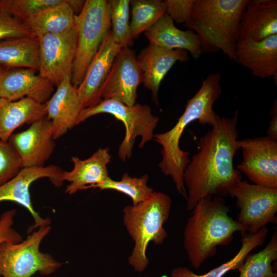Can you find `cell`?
<instances>
[{"label": "cell", "mask_w": 277, "mask_h": 277, "mask_svg": "<svg viewBox=\"0 0 277 277\" xmlns=\"http://www.w3.org/2000/svg\"><path fill=\"white\" fill-rule=\"evenodd\" d=\"M107 113L121 121L125 127V134L119 146L118 155L125 161L132 156V148L137 136L141 137L139 148L153 137V131L159 121L152 114L151 109L147 105L135 104L128 106L113 100H103L97 105L83 109L80 114L77 125L92 116Z\"/></svg>", "instance_id": "ba28073f"}, {"label": "cell", "mask_w": 277, "mask_h": 277, "mask_svg": "<svg viewBox=\"0 0 277 277\" xmlns=\"http://www.w3.org/2000/svg\"><path fill=\"white\" fill-rule=\"evenodd\" d=\"M76 49L71 82L77 88L106 34L110 31L108 1L86 0L82 11L75 15Z\"/></svg>", "instance_id": "8992f818"}, {"label": "cell", "mask_w": 277, "mask_h": 277, "mask_svg": "<svg viewBox=\"0 0 277 277\" xmlns=\"http://www.w3.org/2000/svg\"><path fill=\"white\" fill-rule=\"evenodd\" d=\"M45 104L24 97L11 101L0 98V141L8 142L14 131L46 116Z\"/></svg>", "instance_id": "603a6c76"}, {"label": "cell", "mask_w": 277, "mask_h": 277, "mask_svg": "<svg viewBox=\"0 0 277 277\" xmlns=\"http://www.w3.org/2000/svg\"><path fill=\"white\" fill-rule=\"evenodd\" d=\"M86 1L83 0H66L75 15L78 14L83 10Z\"/></svg>", "instance_id": "8d00e7d4"}, {"label": "cell", "mask_w": 277, "mask_h": 277, "mask_svg": "<svg viewBox=\"0 0 277 277\" xmlns=\"http://www.w3.org/2000/svg\"><path fill=\"white\" fill-rule=\"evenodd\" d=\"M63 172L61 167L55 165L22 168L16 176L0 186V202H16L27 209L32 216L34 224L29 227L28 233L51 223L50 218L42 217L34 210L29 192L30 186L33 182L45 177L55 187H60L64 183L62 179Z\"/></svg>", "instance_id": "4fadbf2b"}, {"label": "cell", "mask_w": 277, "mask_h": 277, "mask_svg": "<svg viewBox=\"0 0 277 277\" xmlns=\"http://www.w3.org/2000/svg\"><path fill=\"white\" fill-rule=\"evenodd\" d=\"M0 66L5 68H32L38 71V37L28 36L0 41Z\"/></svg>", "instance_id": "cb8c5ba5"}, {"label": "cell", "mask_w": 277, "mask_h": 277, "mask_svg": "<svg viewBox=\"0 0 277 277\" xmlns=\"http://www.w3.org/2000/svg\"><path fill=\"white\" fill-rule=\"evenodd\" d=\"M243 160L236 169L252 184L277 188V141L266 136L238 141Z\"/></svg>", "instance_id": "8fae6325"}, {"label": "cell", "mask_w": 277, "mask_h": 277, "mask_svg": "<svg viewBox=\"0 0 277 277\" xmlns=\"http://www.w3.org/2000/svg\"><path fill=\"white\" fill-rule=\"evenodd\" d=\"M38 73L56 87L66 77L71 78L76 49L75 27L58 34L38 37Z\"/></svg>", "instance_id": "30bf717a"}, {"label": "cell", "mask_w": 277, "mask_h": 277, "mask_svg": "<svg viewBox=\"0 0 277 277\" xmlns=\"http://www.w3.org/2000/svg\"><path fill=\"white\" fill-rule=\"evenodd\" d=\"M111 156L109 148H99L90 157L81 160L77 156L71 159L74 167L72 170L64 171L62 180L68 181L65 192L73 194L81 190L90 188L92 186L103 183L110 176L107 165Z\"/></svg>", "instance_id": "ffe728a7"}, {"label": "cell", "mask_w": 277, "mask_h": 277, "mask_svg": "<svg viewBox=\"0 0 277 277\" xmlns=\"http://www.w3.org/2000/svg\"><path fill=\"white\" fill-rule=\"evenodd\" d=\"M121 49L110 30L91 61L83 81L77 88L83 109L95 106L103 101L100 96V89Z\"/></svg>", "instance_id": "2e32d148"}, {"label": "cell", "mask_w": 277, "mask_h": 277, "mask_svg": "<svg viewBox=\"0 0 277 277\" xmlns=\"http://www.w3.org/2000/svg\"><path fill=\"white\" fill-rule=\"evenodd\" d=\"M45 104L46 116L51 121L54 140L60 138L77 125L78 118L83 108L77 88L72 84L71 77L66 76Z\"/></svg>", "instance_id": "e0dca14e"}, {"label": "cell", "mask_w": 277, "mask_h": 277, "mask_svg": "<svg viewBox=\"0 0 277 277\" xmlns=\"http://www.w3.org/2000/svg\"><path fill=\"white\" fill-rule=\"evenodd\" d=\"M221 76L211 73L203 80L198 91L187 102L185 109L176 124L168 131L153 135L162 147V161L159 167L166 176H170L177 192L186 200L187 192L184 183V170L190 162L189 153L180 147L181 136L188 125L194 121L202 125H215L221 117L213 106L222 93Z\"/></svg>", "instance_id": "7a4b0ae2"}, {"label": "cell", "mask_w": 277, "mask_h": 277, "mask_svg": "<svg viewBox=\"0 0 277 277\" xmlns=\"http://www.w3.org/2000/svg\"><path fill=\"white\" fill-rule=\"evenodd\" d=\"M277 34V1H250L240 23L239 39L263 40Z\"/></svg>", "instance_id": "44dd1931"}, {"label": "cell", "mask_w": 277, "mask_h": 277, "mask_svg": "<svg viewBox=\"0 0 277 277\" xmlns=\"http://www.w3.org/2000/svg\"><path fill=\"white\" fill-rule=\"evenodd\" d=\"M229 208L220 195L200 200L192 210L184 231L183 246L192 267L199 269L214 256L219 246H227L242 228L229 215Z\"/></svg>", "instance_id": "3957f363"}, {"label": "cell", "mask_w": 277, "mask_h": 277, "mask_svg": "<svg viewBox=\"0 0 277 277\" xmlns=\"http://www.w3.org/2000/svg\"><path fill=\"white\" fill-rule=\"evenodd\" d=\"M63 0H0V6L25 23L43 10Z\"/></svg>", "instance_id": "4dcf8cb0"}, {"label": "cell", "mask_w": 277, "mask_h": 277, "mask_svg": "<svg viewBox=\"0 0 277 277\" xmlns=\"http://www.w3.org/2000/svg\"><path fill=\"white\" fill-rule=\"evenodd\" d=\"M75 14L66 0L41 11L24 23L34 36L64 32L74 26Z\"/></svg>", "instance_id": "d4e9b609"}, {"label": "cell", "mask_w": 277, "mask_h": 277, "mask_svg": "<svg viewBox=\"0 0 277 277\" xmlns=\"http://www.w3.org/2000/svg\"><path fill=\"white\" fill-rule=\"evenodd\" d=\"M144 277H148V276H144Z\"/></svg>", "instance_id": "f35d334b"}, {"label": "cell", "mask_w": 277, "mask_h": 277, "mask_svg": "<svg viewBox=\"0 0 277 277\" xmlns=\"http://www.w3.org/2000/svg\"><path fill=\"white\" fill-rule=\"evenodd\" d=\"M34 69L4 68L0 70V96L14 101L24 97L45 104L51 96L54 85Z\"/></svg>", "instance_id": "9a60e30c"}, {"label": "cell", "mask_w": 277, "mask_h": 277, "mask_svg": "<svg viewBox=\"0 0 277 277\" xmlns=\"http://www.w3.org/2000/svg\"><path fill=\"white\" fill-rule=\"evenodd\" d=\"M268 232L265 226L254 233L242 234V245L236 255L229 261L212 269L204 274H197L186 267L174 268L170 273L171 277H223L232 270L238 269L247 255L254 248L265 241Z\"/></svg>", "instance_id": "484cf974"}, {"label": "cell", "mask_w": 277, "mask_h": 277, "mask_svg": "<svg viewBox=\"0 0 277 277\" xmlns=\"http://www.w3.org/2000/svg\"><path fill=\"white\" fill-rule=\"evenodd\" d=\"M277 259V232L274 231L266 247L254 253H249L238 268L239 277H277L272 263Z\"/></svg>", "instance_id": "4316f807"}, {"label": "cell", "mask_w": 277, "mask_h": 277, "mask_svg": "<svg viewBox=\"0 0 277 277\" xmlns=\"http://www.w3.org/2000/svg\"><path fill=\"white\" fill-rule=\"evenodd\" d=\"M3 68V67L0 66V70H1Z\"/></svg>", "instance_id": "74e56055"}, {"label": "cell", "mask_w": 277, "mask_h": 277, "mask_svg": "<svg viewBox=\"0 0 277 277\" xmlns=\"http://www.w3.org/2000/svg\"><path fill=\"white\" fill-rule=\"evenodd\" d=\"M51 230L50 225L42 226L19 243L0 244V276L31 277L36 272L49 275L59 269L63 263L39 249Z\"/></svg>", "instance_id": "52a82bcc"}, {"label": "cell", "mask_w": 277, "mask_h": 277, "mask_svg": "<svg viewBox=\"0 0 277 277\" xmlns=\"http://www.w3.org/2000/svg\"><path fill=\"white\" fill-rule=\"evenodd\" d=\"M51 121L45 116L25 130L12 134L8 142L18 155L22 168L41 167L55 148Z\"/></svg>", "instance_id": "5bb4252c"}, {"label": "cell", "mask_w": 277, "mask_h": 277, "mask_svg": "<svg viewBox=\"0 0 277 277\" xmlns=\"http://www.w3.org/2000/svg\"><path fill=\"white\" fill-rule=\"evenodd\" d=\"M250 0H196L191 19L184 25L200 38L202 53L222 51L236 61L241 16Z\"/></svg>", "instance_id": "277c9868"}, {"label": "cell", "mask_w": 277, "mask_h": 277, "mask_svg": "<svg viewBox=\"0 0 277 277\" xmlns=\"http://www.w3.org/2000/svg\"><path fill=\"white\" fill-rule=\"evenodd\" d=\"M276 101L271 108V118L267 129V136L274 140H277V105Z\"/></svg>", "instance_id": "d590c367"}, {"label": "cell", "mask_w": 277, "mask_h": 277, "mask_svg": "<svg viewBox=\"0 0 277 277\" xmlns=\"http://www.w3.org/2000/svg\"><path fill=\"white\" fill-rule=\"evenodd\" d=\"M145 35L150 43L170 50L181 49L189 52L196 59L202 53L199 37L193 31L177 28L166 13Z\"/></svg>", "instance_id": "7402d4cb"}, {"label": "cell", "mask_w": 277, "mask_h": 277, "mask_svg": "<svg viewBox=\"0 0 277 277\" xmlns=\"http://www.w3.org/2000/svg\"><path fill=\"white\" fill-rule=\"evenodd\" d=\"M143 74L145 87L152 92L154 102L162 81L177 61L189 60L188 52L184 50L168 49L150 43L137 56Z\"/></svg>", "instance_id": "d6986e66"}, {"label": "cell", "mask_w": 277, "mask_h": 277, "mask_svg": "<svg viewBox=\"0 0 277 277\" xmlns=\"http://www.w3.org/2000/svg\"><path fill=\"white\" fill-rule=\"evenodd\" d=\"M34 36L24 22L0 6V41Z\"/></svg>", "instance_id": "d6a6232c"}, {"label": "cell", "mask_w": 277, "mask_h": 277, "mask_svg": "<svg viewBox=\"0 0 277 277\" xmlns=\"http://www.w3.org/2000/svg\"><path fill=\"white\" fill-rule=\"evenodd\" d=\"M163 2L165 13L174 22L184 25L189 23L196 0H165Z\"/></svg>", "instance_id": "836d02e7"}, {"label": "cell", "mask_w": 277, "mask_h": 277, "mask_svg": "<svg viewBox=\"0 0 277 277\" xmlns=\"http://www.w3.org/2000/svg\"><path fill=\"white\" fill-rule=\"evenodd\" d=\"M171 204L168 195L154 191L145 201L123 208V224L134 244L128 260L135 271L143 272L149 264V244L161 245L167 238L164 225L169 218Z\"/></svg>", "instance_id": "5b68a950"}, {"label": "cell", "mask_w": 277, "mask_h": 277, "mask_svg": "<svg viewBox=\"0 0 277 277\" xmlns=\"http://www.w3.org/2000/svg\"><path fill=\"white\" fill-rule=\"evenodd\" d=\"M16 213V210L13 209L6 211L1 215L0 244L5 242L17 243L23 240L21 235L13 228Z\"/></svg>", "instance_id": "e575fe53"}, {"label": "cell", "mask_w": 277, "mask_h": 277, "mask_svg": "<svg viewBox=\"0 0 277 277\" xmlns=\"http://www.w3.org/2000/svg\"><path fill=\"white\" fill-rule=\"evenodd\" d=\"M236 62L251 71L255 77L277 76V34L255 41L239 39L236 47Z\"/></svg>", "instance_id": "ac0fdd59"}, {"label": "cell", "mask_w": 277, "mask_h": 277, "mask_svg": "<svg viewBox=\"0 0 277 277\" xmlns=\"http://www.w3.org/2000/svg\"><path fill=\"white\" fill-rule=\"evenodd\" d=\"M239 111L232 117H221L197 143L199 150L183 174L187 192V209L192 211L201 199L213 195L228 196L242 180V173L233 166L240 149L237 128Z\"/></svg>", "instance_id": "6da1fadb"}, {"label": "cell", "mask_w": 277, "mask_h": 277, "mask_svg": "<svg viewBox=\"0 0 277 277\" xmlns=\"http://www.w3.org/2000/svg\"><path fill=\"white\" fill-rule=\"evenodd\" d=\"M143 82V72L134 51L121 48L101 87L100 96L132 106L135 104L137 88Z\"/></svg>", "instance_id": "7c38bea8"}, {"label": "cell", "mask_w": 277, "mask_h": 277, "mask_svg": "<svg viewBox=\"0 0 277 277\" xmlns=\"http://www.w3.org/2000/svg\"><path fill=\"white\" fill-rule=\"evenodd\" d=\"M240 209L238 222L241 234L254 233L276 221L277 188L250 184L241 180L230 189Z\"/></svg>", "instance_id": "9c48e42d"}, {"label": "cell", "mask_w": 277, "mask_h": 277, "mask_svg": "<svg viewBox=\"0 0 277 277\" xmlns=\"http://www.w3.org/2000/svg\"><path fill=\"white\" fill-rule=\"evenodd\" d=\"M0 98H1V96H0Z\"/></svg>", "instance_id": "ab89813d"}, {"label": "cell", "mask_w": 277, "mask_h": 277, "mask_svg": "<svg viewBox=\"0 0 277 277\" xmlns=\"http://www.w3.org/2000/svg\"><path fill=\"white\" fill-rule=\"evenodd\" d=\"M111 30L115 42L121 48H130L133 43L129 22L130 0L108 1Z\"/></svg>", "instance_id": "f546056e"}, {"label": "cell", "mask_w": 277, "mask_h": 277, "mask_svg": "<svg viewBox=\"0 0 277 277\" xmlns=\"http://www.w3.org/2000/svg\"><path fill=\"white\" fill-rule=\"evenodd\" d=\"M148 180L149 176L147 174L141 177H132L126 172L120 181L113 180L109 177L103 183L90 188L116 190L130 197L132 205H136L148 199L154 192L153 189L147 185Z\"/></svg>", "instance_id": "f1b7e54d"}, {"label": "cell", "mask_w": 277, "mask_h": 277, "mask_svg": "<svg viewBox=\"0 0 277 277\" xmlns=\"http://www.w3.org/2000/svg\"><path fill=\"white\" fill-rule=\"evenodd\" d=\"M131 20L130 22L132 36H138L152 27L165 13L163 1H130Z\"/></svg>", "instance_id": "83f0119b"}, {"label": "cell", "mask_w": 277, "mask_h": 277, "mask_svg": "<svg viewBox=\"0 0 277 277\" xmlns=\"http://www.w3.org/2000/svg\"><path fill=\"white\" fill-rule=\"evenodd\" d=\"M22 168L17 153L8 142L0 141V186L16 176Z\"/></svg>", "instance_id": "1f68e13d"}]
</instances>
